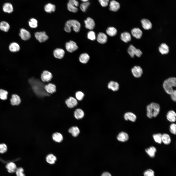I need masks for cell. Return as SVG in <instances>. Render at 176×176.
Masks as SVG:
<instances>
[{
    "label": "cell",
    "mask_w": 176,
    "mask_h": 176,
    "mask_svg": "<svg viewBox=\"0 0 176 176\" xmlns=\"http://www.w3.org/2000/svg\"><path fill=\"white\" fill-rule=\"evenodd\" d=\"M160 109V106L158 104L151 103L146 107L147 116L150 118L156 117L159 114Z\"/></svg>",
    "instance_id": "1"
},
{
    "label": "cell",
    "mask_w": 176,
    "mask_h": 176,
    "mask_svg": "<svg viewBox=\"0 0 176 176\" xmlns=\"http://www.w3.org/2000/svg\"><path fill=\"white\" fill-rule=\"evenodd\" d=\"M176 86V78L174 77H171L165 80L164 81L163 87L165 92L170 95L174 91L173 88Z\"/></svg>",
    "instance_id": "2"
},
{
    "label": "cell",
    "mask_w": 176,
    "mask_h": 176,
    "mask_svg": "<svg viewBox=\"0 0 176 176\" xmlns=\"http://www.w3.org/2000/svg\"><path fill=\"white\" fill-rule=\"evenodd\" d=\"M80 24L78 21L75 20H70L67 21L65 23L64 29L66 32L70 33L72 27L75 32H78L80 30Z\"/></svg>",
    "instance_id": "3"
},
{
    "label": "cell",
    "mask_w": 176,
    "mask_h": 176,
    "mask_svg": "<svg viewBox=\"0 0 176 176\" xmlns=\"http://www.w3.org/2000/svg\"><path fill=\"white\" fill-rule=\"evenodd\" d=\"M128 52L130 56L133 58L135 55L140 57L142 54L141 51L139 49H136L134 46L130 45L128 49Z\"/></svg>",
    "instance_id": "4"
},
{
    "label": "cell",
    "mask_w": 176,
    "mask_h": 176,
    "mask_svg": "<svg viewBox=\"0 0 176 176\" xmlns=\"http://www.w3.org/2000/svg\"><path fill=\"white\" fill-rule=\"evenodd\" d=\"M34 35L36 39L40 43L45 41L48 38V37L44 31L36 32Z\"/></svg>",
    "instance_id": "5"
},
{
    "label": "cell",
    "mask_w": 176,
    "mask_h": 176,
    "mask_svg": "<svg viewBox=\"0 0 176 176\" xmlns=\"http://www.w3.org/2000/svg\"><path fill=\"white\" fill-rule=\"evenodd\" d=\"M66 48L67 51L72 53L77 50L78 47L76 43L73 41H70L66 44Z\"/></svg>",
    "instance_id": "6"
},
{
    "label": "cell",
    "mask_w": 176,
    "mask_h": 176,
    "mask_svg": "<svg viewBox=\"0 0 176 176\" xmlns=\"http://www.w3.org/2000/svg\"><path fill=\"white\" fill-rule=\"evenodd\" d=\"M65 103L68 108L72 109L77 105L78 102L76 98L72 97H70L66 100Z\"/></svg>",
    "instance_id": "7"
},
{
    "label": "cell",
    "mask_w": 176,
    "mask_h": 176,
    "mask_svg": "<svg viewBox=\"0 0 176 176\" xmlns=\"http://www.w3.org/2000/svg\"><path fill=\"white\" fill-rule=\"evenodd\" d=\"M52 77V73L47 70L44 71L41 76V79L44 82H48L51 80Z\"/></svg>",
    "instance_id": "8"
},
{
    "label": "cell",
    "mask_w": 176,
    "mask_h": 176,
    "mask_svg": "<svg viewBox=\"0 0 176 176\" xmlns=\"http://www.w3.org/2000/svg\"><path fill=\"white\" fill-rule=\"evenodd\" d=\"M132 73L134 77L138 78L142 76L143 71L142 69L139 66H135L131 69Z\"/></svg>",
    "instance_id": "9"
},
{
    "label": "cell",
    "mask_w": 176,
    "mask_h": 176,
    "mask_svg": "<svg viewBox=\"0 0 176 176\" xmlns=\"http://www.w3.org/2000/svg\"><path fill=\"white\" fill-rule=\"evenodd\" d=\"M84 22L86 27L88 29L92 30L95 26V23L93 20L90 17H88L85 20Z\"/></svg>",
    "instance_id": "10"
},
{
    "label": "cell",
    "mask_w": 176,
    "mask_h": 176,
    "mask_svg": "<svg viewBox=\"0 0 176 176\" xmlns=\"http://www.w3.org/2000/svg\"><path fill=\"white\" fill-rule=\"evenodd\" d=\"M19 36L22 39L24 40H28L31 37L30 32L23 28H22L20 29Z\"/></svg>",
    "instance_id": "11"
},
{
    "label": "cell",
    "mask_w": 176,
    "mask_h": 176,
    "mask_svg": "<svg viewBox=\"0 0 176 176\" xmlns=\"http://www.w3.org/2000/svg\"><path fill=\"white\" fill-rule=\"evenodd\" d=\"M120 7L119 3L114 0L111 1L109 4V9L110 10L114 12L118 11Z\"/></svg>",
    "instance_id": "12"
},
{
    "label": "cell",
    "mask_w": 176,
    "mask_h": 176,
    "mask_svg": "<svg viewBox=\"0 0 176 176\" xmlns=\"http://www.w3.org/2000/svg\"><path fill=\"white\" fill-rule=\"evenodd\" d=\"M65 52L62 49L57 48L53 51V54L54 57L58 59H61L62 58L64 55Z\"/></svg>",
    "instance_id": "13"
},
{
    "label": "cell",
    "mask_w": 176,
    "mask_h": 176,
    "mask_svg": "<svg viewBox=\"0 0 176 176\" xmlns=\"http://www.w3.org/2000/svg\"><path fill=\"white\" fill-rule=\"evenodd\" d=\"M107 39V37L104 33L100 32L97 35V41L100 43L104 44L106 43Z\"/></svg>",
    "instance_id": "14"
},
{
    "label": "cell",
    "mask_w": 176,
    "mask_h": 176,
    "mask_svg": "<svg viewBox=\"0 0 176 176\" xmlns=\"http://www.w3.org/2000/svg\"><path fill=\"white\" fill-rule=\"evenodd\" d=\"M131 33L133 37L138 39L141 38L143 34L142 30L138 28L132 29L131 31Z\"/></svg>",
    "instance_id": "15"
},
{
    "label": "cell",
    "mask_w": 176,
    "mask_h": 176,
    "mask_svg": "<svg viewBox=\"0 0 176 176\" xmlns=\"http://www.w3.org/2000/svg\"><path fill=\"white\" fill-rule=\"evenodd\" d=\"M44 88L48 93L52 94L56 91V87L55 85L51 83H48L45 85Z\"/></svg>",
    "instance_id": "16"
},
{
    "label": "cell",
    "mask_w": 176,
    "mask_h": 176,
    "mask_svg": "<svg viewBox=\"0 0 176 176\" xmlns=\"http://www.w3.org/2000/svg\"><path fill=\"white\" fill-rule=\"evenodd\" d=\"M124 119L126 120H129L134 122H135L137 119L136 116L134 114L131 112H127L124 115Z\"/></svg>",
    "instance_id": "17"
},
{
    "label": "cell",
    "mask_w": 176,
    "mask_h": 176,
    "mask_svg": "<svg viewBox=\"0 0 176 176\" xmlns=\"http://www.w3.org/2000/svg\"><path fill=\"white\" fill-rule=\"evenodd\" d=\"M10 100L11 104L13 106L19 105L21 101L20 97L16 94H13L12 95Z\"/></svg>",
    "instance_id": "18"
},
{
    "label": "cell",
    "mask_w": 176,
    "mask_h": 176,
    "mask_svg": "<svg viewBox=\"0 0 176 176\" xmlns=\"http://www.w3.org/2000/svg\"><path fill=\"white\" fill-rule=\"evenodd\" d=\"M141 23L143 27L145 30H148L152 27L151 22L148 19H143L141 20Z\"/></svg>",
    "instance_id": "19"
},
{
    "label": "cell",
    "mask_w": 176,
    "mask_h": 176,
    "mask_svg": "<svg viewBox=\"0 0 176 176\" xmlns=\"http://www.w3.org/2000/svg\"><path fill=\"white\" fill-rule=\"evenodd\" d=\"M56 8V6L54 4L50 3L46 4L44 7L45 11L50 13L55 12Z\"/></svg>",
    "instance_id": "20"
},
{
    "label": "cell",
    "mask_w": 176,
    "mask_h": 176,
    "mask_svg": "<svg viewBox=\"0 0 176 176\" xmlns=\"http://www.w3.org/2000/svg\"><path fill=\"white\" fill-rule=\"evenodd\" d=\"M6 167L8 172L11 173L15 172L17 168L16 164L12 162L8 163L6 165Z\"/></svg>",
    "instance_id": "21"
},
{
    "label": "cell",
    "mask_w": 176,
    "mask_h": 176,
    "mask_svg": "<svg viewBox=\"0 0 176 176\" xmlns=\"http://www.w3.org/2000/svg\"><path fill=\"white\" fill-rule=\"evenodd\" d=\"M167 120L171 122H175L176 121V114L175 112L172 110L169 111L166 114Z\"/></svg>",
    "instance_id": "22"
},
{
    "label": "cell",
    "mask_w": 176,
    "mask_h": 176,
    "mask_svg": "<svg viewBox=\"0 0 176 176\" xmlns=\"http://www.w3.org/2000/svg\"><path fill=\"white\" fill-rule=\"evenodd\" d=\"M117 138L119 141L122 142H124L128 140L129 136L127 133L124 132H121L119 133Z\"/></svg>",
    "instance_id": "23"
},
{
    "label": "cell",
    "mask_w": 176,
    "mask_h": 176,
    "mask_svg": "<svg viewBox=\"0 0 176 176\" xmlns=\"http://www.w3.org/2000/svg\"><path fill=\"white\" fill-rule=\"evenodd\" d=\"M2 9L4 12L9 13H11L13 10L12 5L11 3L8 2L5 3L3 4Z\"/></svg>",
    "instance_id": "24"
},
{
    "label": "cell",
    "mask_w": 176,
    "mask_h": 176,
    "mask_svg": "<svg viewBox=\"0 0 176 176\" xmlns=\"http://www.w3.org/2000/svg\"><path fill=\"white\" fill-rule=\"evenodd\" d=\"M121 39L125 43H127L130 41L131 39V36L130 34L126 32L122 33L121 35Z\"/></svg>",
    "instance_id": "25"
},
{
    "label": "cell",
    "mask_w": 176,
    "mask_h": 176,
    "mask_svg": "<svg viewBox=\"0 0 176 176\" xmlns=\"http://www.w3.org/2000/svg\"><path fill=\"white\" fill-rule=\"evenodd\" d=\"M74 114L75 118L77 119H82L84 116V112L79 108H77L75 110L74 112Z\"/></svg>",
    "instance_id": "26"
},
{
    "label": "cell",
    "mask_w": 176,
    "mask_h": 176,
    "mask_svg": "<svg viewBox=\"0 0 176 176\" xmlns=\"http://www.w3.org/2000/svg\"><path fill=\"white\" fill-rule=\"evenodd\" d=\"M157 151L156 148L152 146L145 149V151L149 156L153 158L155 156V153Z\"/></svg>",
    "instance_id": "27"
},
{
    "label": "cell",
    "mask_w": 176,
    "mask_h": 176,
    "mask_svg": "<svg viewBox=\"0 0 176 176\" xmlns=\"http://www.w3.org/2000/svg\"><path fill=\"white\" fill-rule=\"evenodd\" d=\"M159 51L162 54H166L169 52L168 46L165 44L164 43L161 44L159 48Z\"/></svg>",
    "instance_id": "28"
},
{
    "label": "cell",
    "mask_w": 176,
    "mask_h": 176,
    "mask_svg": "<svg viewBox=\"0 0 176 176\" xmlns=\"http://www.w3.org/2000/svg\"><path fill=\"white\" fill-rule=\"evenodd\" d=\"M119 85L117 82L113 81L110 82L108 84V87L114 91H117L119 89Z\"/></svg>",
    "instance_id": "29"
},
{
    "label": "cell",
    "mask_w": 176,
    "mask_h": 176,
    "mask_svg": "<svg viewBox=\"0 0 176 176\" xmlns=\"http://www.w3.org/2000/svg\"><path fill=\"white\" fill-rule=\"evenodd\" d=\"M46 162L50 164H55L57 160L56 157L52 154H50L46 156Z\"/></svg>",
    "instance_id": "30"
},
{
    "label": "cell",
    "mask_w": 176,
    "mask_h": 176,
    "mask_svg": "<svg viewBox=\"0 0 176 176\" xmlns=\"http://www.w3.org/2000/svg\"><path fill=\"white\" fill-rule=\"evenodd\" d=\"M90 57L87 54L83 53L81 54L79 58V60L80 62L83 64H86L88 61Z\"/></svg>",
    "instance_id": "31"
},
{
    "label": "cell",
    "mask_w": 176,
    "mask_h": 176,
    "mask_svg": "<svg viewBox=\"0 0 176 176\" xmlns=\"http://www.w3.org/2000/svg\"><path fill=\"white\" fill-rule=\"evenodd\" d=\"M9 49L11 52H16L20 50V47L18 44L15 42H13L10 45Z\"/></svg>",
    "instance_id": "32"
},
{
    "label": "cell",
    "mask_w": 176,
    "mask_h": 176,
    "mask_svg": "<svg viewBox=\"0 0 176 176\" xmlns=\"http://www.w3.org/2000/svg\"><path fill=\"white\" fill-rule=\"evenodd\" d=\"M68 132L74 137L77 136L80 132L79 129L77 126H73L71 127L69 129Z\"/></svg>",
    "instance_id": "33"
},
{
    "label": "cell",
    "mask_w": 176,
    "mask_h": 176,
    "mask_svg": "<svg viewBox=\"0 0 176 176\" xmlns=\"http://www.w3.org/2000/svg\"><path fill=\"white\" fill-rule=\"evenodd\" d=\"M53 139L55 141L58 143L61 142L63 139V136L59 132H55L52 135Z\"/></svg>",
    "instance_id": "34"
},
{
    "label": "cell",
    "mask_w": 176,
    "mask_h": 176,
    "mask_svg": "<svg viewBox=\"0 0 176 176\" xmlns=\"http://www.w3.org/2000/svg\"><path fill=\"white\" fill-rule=\"evenodd\" d=\"M162 142L165 145H168L171 142V139L169 135L168 134L164 133L162 134Z\"/></svg>",
    "instance_id": "35"
},
{
    "label": "cell",
    "mask_w": 176,
    "mask_h": 176,
    "mask_svg": "<svg viewBox=\"0 0 176 176\" xmlns=\"http://www.w3.org/2000/svg\"><path fill=\"white\" fill-rule=\"evenodd\" d=\"M10 28V26L7 22L3 21L0 23V29L3 31L7 32L8 31Z\"/></svg>",
    "instance_id": "36"
},
{
    "label": "cell",
    "mask_w": 176,
    "mask_h": 176,
    "mask_svg": "<svg viewBox=\"0 0 176 176\" xmlns=\"http://www.w3.org/2000/svg\"><path fill=\"white\" fill-rule=\"evenodd\" d=\"M117 29L113 27H109L106 30L107 33L109 36H113L115 35L117 33Z\"/></svg>",
    "instance_id": "37"
},
{
    "label": "cell",
    "mask_w": 176,
    "mask_h": 176,
    "mask_svg": "<svg viewBox=\"0 0 176 176\" xmlns=\"http://www.w3.org/2000/svg\"><path fill=\"white\" fill-rule=\"evenodd\" d=\"M153 138L156 143L160 144L162 143V134L160 133L155 134L153 135Z\"/></svg>",
    "instance_id": "38"
},
{
    "label": "cell",
    "mask_w": 176,
    "mask_h": 176,
    "mask_svg": "<svg viewBox=\"0 0 176 176\" xmlns=\"http://www.w3.org/2000/svg\"><path fill=\"white\" fill-rule=\"evenodd\" d=\"M67 8L69 11L76 13L77 12L78 9L77 7L68 2L67 4Z\"/></svg>",
    "instance_id": "39"
},
{
    "label": "cell",
    "mask_w": 176,
    "mask_h": 176,
    "mask_svg": "<svg viewBox=\"0 0 176 176\" xmlns=\"http://www.w3.org/2000/svg\"><path fill=\"white\" fill-rule=\"evenodd\" d=\"M30 26L32 28H35L38 26V22L37 20L35 18L31 19L28 22Z\"/></svg>",
    "instance_id": "40"
},
{
    "label": "cell",
    "mask_w": 176,
    "mask_h": 176,
    "mask_svg": "<svg viewBox=\"0 0 176 176\" xmlns=\"http://www.w3.org/2000/svg\"><path fill=\"white\" fill-rule=\"evenodd\" d=\"M8 92L6 90L2 89H0V98L2 100H6L7 98Z\"/></svg>",
    "instance_id": "41"
},
{
    "label": "cell",
    "mask_w": 176,
    "mask_h": 176,
    "mask_svg": "<svg viewBox=\"0 0 176 176\" xmlns=\"http://www.w3.org/2000/svg\"><path fill=\"white\" fill-rule=\"evenodd\" d=\"M84 96V93L82 92L79 91L76 92L75 94L76 99L78 101L82 100Z\"/></svg>",
    "instance_id": "42"
},
{
    "label": "cell",
    "mask_w": 176,
    "mask_h": 176,
    "mask_svg": "<svg viewBox=\"0 0 176 176\" xmlns=\"http://www.w3.org/2000/svg\"><path fill=\"white\" fill-rule=\"evenodd\" d=\"M89 5L90 3L88 1L83 2L80 5V8L82 11L85 12Z\"/></svg>",
    "instance_id": "43"
},
{
    "label": "cell",
    "mask_w": 176,
    "mask_h": 176,
    "mask_svg": "<svg viewBox=\"0 0 176 176\" xmlns=\"http://www.w3.org/2000/svg\"><path fill=\"white\" fill-rule=\"evenodd\" d=\"M15 172L16 176H25V175L24 173V169L21 167L17 168Z\"/></svg>",
    "instance_id": "44"
},
{
    "label": "cell",
    "mask_w": 176,
    "mask_h": 176,
    "mask_svg": "<svg viewBox=\"0 0 176 176\" xmlns=\"http://www.w3.org/2000/svg\"><path fill=\"white\" fill-rule=\"evenodd\" d=\"M87 37L88 38L91 40H95L96 39L95 33L93 31H89L88 33Z\"/></svg>",
    "instance_id": "45"
},
{
    "label": "cell",
    "mask_w": 176,
    "mask_h": 176,
    "mask_svg": "<svg viewBox=\"0 0 176 176\" xmlns=\"http://www.w3.org/2000/svg\"><path fill=\"white\" fill-rule=\"evenodd\" d=\"M7 150L6 145L4 143L0 144V153L3 154L6 153Z\"/></svg>",
    "instance_id": "46"
},
{
    "label": "cell",
    "mask_w": 176,
    "mask_h": 176,
    "mask_svg": "<svg viewBox=\"0 0 176 176\" xmlns=\"http://www.w3.org/2000/svg\"><path fill=\"white\" fill-rule=\"evenodd\" d=\"M176 125L174 123L171 124L170 126V131L173 134L175 135L176 133Z\"/></svg>",
    "instance_id": "47"
},
{
    "label": "cell",
    "mask_w": 176,
    "mask_h": 176,
    "mask_svg": "<svg viewBox=\"0 0 176 176\" xmlns=\"http://www.w3.org/2000/svg\"><path fill=\"white\" fill-rule=\"evenodd\" d=\"M144 176H154V172L151 169H148L144 173Z\"/></svg>",
    "instance_id": "48"
},
{
    "label": "cell",
    "mask_w": 176,
    "mask_h": 176,
    "mask_svg": "<svg viewBox=\"0 0 176 176\" xmlns=\"http://www.w3.org/2000/svg\"><path fill=\"white\" fill-rule=\"evenodd\" d=\"M99 1L102 6L105 7L108 5L109 0H99Z\"/></svg>",
    "instance_id": "49"
},
{
    "label": "cell",
    "mask_w": 176,
    "mask_h": 176,
    "mask_svg": "<svg viewBox=\"0 0 176 176\" xmlns=\"http://www.w3.org/2000/svg\"><path fill=\"white\" fill-rule=\"evenodd\" d=\"M171 99L175 102L176 100V91L174 90L173 92L170 94Z\"/></svg>",
    "instance_id": "50"
},
{
    "label": "cell",
    "mask_w": 176,
    "mask_h": 176,
    "mask_svg": "<svg viewBox=\"0 0 176 176\" xmlns=\"http://www.w3.org/2000/svg\"><path fill=\"white\" fill-rule=\"evenodd\" d=\"M68 2L77 7L79 5L78 2L76 0H69Z\"/></svg>",
    "instance_id": "51"
},
{
    "label": "cell",
    "mask_w": 176,
    "mask_h": 176,
    "mask_svg": "<svg viewBox=\"0 0 176 176\" xmlns=\"http://www.w3.org/2000/svg\"><path fill=\"white\" fill-rule=\"evenodd\" d=\"M101 176H111V175L109 172H105L102 174Z\"/></svg>",
    "instance_id": "52"
},
{
    "label": "cell",
    "mask_w": 176,
    "mask_h": 176,
    "mask_svg": "<svg viewBox=\"0 0 176 176\" xmlns=\"http://www.w3.org/2000/svg\"><path fill=\"white\" fill-rule=\"evenodd\" d=\"M83 2H86L88 1V0H81Z\"/></svg>",
    "instance_id": "53"
}]
</instances>
